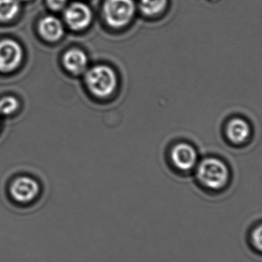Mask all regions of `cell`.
<instances>
[{"label":"cell","instance_id":"10","mask_svg":"<svg viewBox=\"0 0 262 262\" xmlns=\"http://www.w3.org/2000/svg\"><path fill=\"white\" fill-rule=\"evenodd\" d=\"M38 30L41 36L49 41H56L64 35L61 21L54 16H46L40 21Z\"/></svg>","mask_w":262,"mask_h":262},{"label":"cell","instance_id":"12","mask_svg":"<svg viewBox=\"0 0 262 262\" xmlns=\"http://www.w3.org/2000/svg\"><path fill=\"white\" fill-rule=\"evenodd\" d=\"M19 8L18 0H0V20L12 19L18 14Z\"/></svg>","mask_w":262,"mask_h":262},{"label":"cell","instance_id":"13","mask_svg":"<svg viewBox=\"0 0 262 262\" xmlns=\"http://www.w3.org/2000/svg\"><path fill=\"white\" fill-rule=\"evenodd\" d=\"M249 240L253 250L262 255V222L252 228Z\"/></svg>","mask_w":262,"mask_h":262},{"label":"cell","instance_id":"8","mask_svg":"<svg viewBox=\"0 0 262 262\" xmlns=\"http://www.w3.org/2000/svg\"><path fill=\"white\" fill-rule=\"evenodd\" d=\"M62 64L71 75H80L85 73L89 69V58L81 49H71L63 55Z\"/></svg>","mask_w":262,"mask_h":262},{"label":"cell","instance_id":"9","mask_svg":"<svg viewBox=\"0 0 262 262\" xmlns=\"http://www.w3.org/2000/svg\"><path fill=\"white\" fill-rule=\"evenodd\" d=\"M252 129L247 121L242 118L229 120L226 126V135L230 143L235 145L246 143L251 137Z\"/></svg>","mask_w":262,"mask_h":262},{"label":"cell","instance_id":"15","mask_svg":"<svg viewBox=\"0 0 262 262\" xmlns=\"http://www.w3.org/2000/svg\"><path fill=\"white\" fill-rule=\"evenodd\" d=\"M48 5L53 10H60L66 6L67 0H47Z\"/></svg>","mask_w":262,"mask_h":262},{"label":"cell","instance_id":"6","mask_svg":"<svg viewBox=\"0 0 262 262\" xmlns=\"http://www.w3.org/2000/svg\"><path fill=\"white\" fill-rule=\"evenodd\" d=\"M64 19L72 30H84L92 23V12L84 3H72L64 12Z\"/></svg>","mask_w":262,"mask_h":262},{"label":"cell","instance_id":"4","mask_svg":"<svg viewBox=\"0 0 262 262\" xmlns=\"http://www.w3.org/2000/svg\"><path fill=\"white\" fill-rule=\"evenodd\" d=\"M169 158L174 167L181 172H189L198 164V154L189 143H177L169 152Z\"/></svg>","mask_w":262,"mask_h":262},{"label":"cell","instance_id":"1","mask_svg":"<svg viewBox=\"0 0 262 262\" xmlns=\"http://www.w3.org/2000/svg\"><path fill=\"white\" fill-rule=\"evenodd\" d=\"M84 84L94 97L99 99H107L111 98L118 89V75L110 66L98 64L87 69L84 73Z\"/></svg>","mask_w":262,"mask_h":262},{"label":"cell","instance_id":"2","mask_svg":"<svg viewBox=\"0 0 262 262\" xmlns=\"http://www.w3.org/2000/svg\"><path fill=\"white\" fill-rule=\"evenodd\" d=\"M196 178L206 189L220 191L229 183L230 171L223 160L216 157H208L197 164Z\"/></svg>","mask_w":262,"mask_h":262},{"label":"cell","instance_id":"11","mask_svg":"<svg viewBox=\"0 0 262 262\" xmlns=\"http://www.w3.org/2000/svg\"><path fill=\"white\" fill-rule=\"evenodd\" d=\"M167 0H140V9L144 15L154 16L164 10Z\"/></svg>","mask_w":262,"mask_h":262},{"label":"cell","instance_id":"5","mask_svg":"<svg viewBox=\"0 0 262 262\" xmlns=\"http://www.w3.org/2000/svg\"><path fill=\"white\" fill-rule=\"evenodd\" d=\"M23 57V49L16 41L11 39L0 41V72H12L19 66Z\"/></svg>","mask_w":262,"mask_h":262},{"label":"cell","instance_id":"14","mask_svg":"<svg viewBox=\"0 0 262 262\" xmlns=\"http://www.w3.org/2000/svg\"><path fill=\"white\" fill-rule=\"evenodd\" d=\"M18 100L13 97H6L0 100V114L3 115H10L16 112L18 108Z\"/></svg>","mask_w":262,"mask_h":262},{"label":"cell","instance_id":"3","mask_svg":"<svg viewBox=\"0 0 262 262\" xmlns=\"http://www.w3.org/2000/svg\"><path fill=\"white\" fill-rule=\"evenodd\" d=\"M134 13V0H107L104 3V18L112 27L118 29L128 24Z\"/></svg>","mask_w":262,"mask_h":262},{"label":"cell","instance_id":"7","mask_svg":"<svg viewBox=\"0 0 262 262\" xmlns=\"http://www.w3.org/2000/svg\"><path fill=\"white\" fill-rule=\"evenodd\" d=\"M39 192V186L33 179L20 177L16 179L10 188L12 198L20 203H28L35 200Z\"/></svg>","mask_w":262,"mask_h":262}]
</instances>
